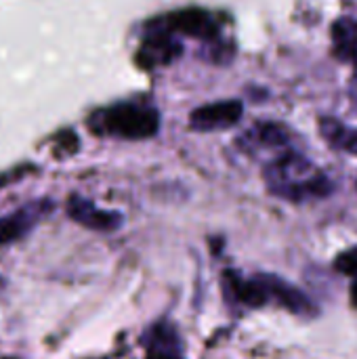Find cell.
Listing matches in <instances>:
<instances>
[{
	"label": "cell",
	"mask_w": 357,
	"mask_h": 359,
	"mask_svg": "<svg viewBox=\"0 0 357 359\" xmlns=\"http://www.w3.org/2000/svg\"><path fill=\"white\" fill-rule=\"evenodd\" d=\"M265 177L269 189L290 202L320 200L332 194V181L314 162L297 151L282 154L269 164Z\"/></svg>",
	"instance_id": "6da1fadb"
},
{
	"label": "cell",
	"mask_w": 357,
	"mask_h": 359,
	"mask_svg": "<svg viewBox=\"0 0 357 359\" xmlns=\"http://www.w3.org/2000/svg\"><path fill=\"white\" fill-rule=\"evenodd\" d=\"M263 278H265V284H267L269 301L280 303L282 307H286L288 311H292L297 316L314 318L318 313L314 301L303 290H299L297 286H292V284H288V282H284L282 278H276V276H263Z\"/></svg>",
	"instance_id": "7a4b0ae2"
},
{
	"label": "cell",
	"mask_w": 357,
	"mask_h": 359,
	"mask_svg": "<svg viewBox=\"0 0 357 359\" xmlns=\"http://www.w3.org/2000/svg\"><path fill=\"white\" fill-rule=\"evenodd\" d=\"M332 40V55L339 61L351 63L357 67V19L356 17H341L332 23L330 29Z\"/></svg>",
	"instance_id": "3957f363"
},
{
	"label": "cell",
	"mask_w": 357,
	"mask_h": 359,
	"mask_svg": "<svg viewBox=\"0 0 357 359\" xmlns=\"http://www.w3.org/2000/svg\"><path fill=\"white\" fill-rule=\"evenodd\" d=\"M320 130L328 145H332L341 151H347L351 156H357V128L345 126L343 122H339L335 118H322Z\"/></svg>",
	"instance_id": "277c9868"
},
{
	"label": "cell",
	"mask_w": 357,
	"mask_h": 359,
	"mask_svg": "<svg viewBox=\"0 0 357 359\" xmlns=\"http://www.w3.org/2000/svg\"><path fill=\"white\" fill-rule=\"evenodd\" d=\"M38 219H40V208L36 204L21 208L19 212H15L11 217L0 219V244L23 236Z\"/></svg>",
	"instance_id": "5b68a950"
},
{
	"label": "cell",
	"mask_w": 357,
	"mask_h": 359,
	"mask_svg": "<svg viewBox=\"0 0 357 359\" xmlns=\"http://www.w3.org/2000/svg\"><path fill=\"white\" fill-rule=\"evenodd\" d=\"M109 126L122 135H147L154 130V120L137 109H124L109 118Z\"/></svg>",
	"instance_id": "8992f818"
},
{
	"label": "cell",
	"mask_w": 357,
	"mask_h": 359,
	"mask_svg": "<svg viewBox=\"0 0 357 359\" xmlns=\"http://www.w3.org/2000/svg\"><path fill=\"white\" fill-rule=\"evenodd\" d=\"M240 114H242L240 103H221V105H215L200 114V126L202 128L231 126L240 120Z\"/></svg>",
	"instance_id": "52a82bcc"
},
{
	"label": "cell",
	"mask_w": 357,
	"mask_h": 359,
	"mask_svg": "<svg viewBox=\"0 0 357 359\" xmlns=\"http://www.w3.org/2000/svg\"><path fill=\"white\" fill-rule=\"evenodd\" d=\"M335 269L343 276H351L357 278V246L347 248L345 252H341L335 261Z\"/></svg>",
	"instance_id": "ba28073f"
},
{
	"label": "cell",
	"mask_w": 357,
	"mask_h": 359,
	"mask_svg": "<svg viewBox=\"0 0 357 359\" xmlns=\"http://www.w3.org/2000/svg\"><path fill=\"white\" fill-rule=\"evenodd\" d=\"M351 305L357 309V278L353 280V284H351Z\"/></svg>",
	"instance_id": "9c48e42d"
}]
</instances>
